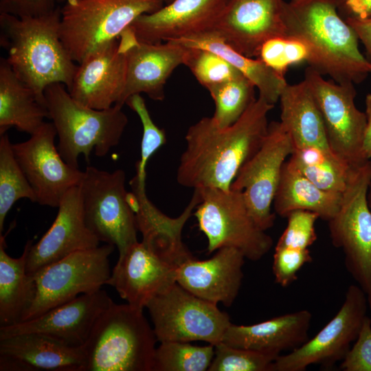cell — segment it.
<instances>
[{"label":"cell","instance_id":"cell-1","mask_svg":"<svg viewBox=\"0 0 371 371\" xmlns=\"http://www.w3.org/2000/svg\"><path fill=\"white\" fill-rule=\"evenodd\" d=\"M273 106L258 96L229 126L219 127L212 117L190 126L177 168V182L194 189L229 190L241 167L260 148Z\"/></svg>","mask_w":371,"mask_h":371},{"label":"cell","instance_id":"cell-2","mask_svg":"<svg viewBox=\"0 0 371 371\" xmlns=\"http://www.w3.org/2000/svg\"><path fill=\"white\" fill-rule=\"evenodd\" d=\"M286 36L310 49L309 66L337 83H360L371 73V63L359 48L358 37L339 14L337 0L284 1Z\"/></svg>","mask_w":371,"mask_h":371},{"label":"cell","instance_id":"cell-3","mask_svg":"<svg viewBox=\"0 0 371 371\" xmlns=\"http://www.w3.org/2000/svg\"><path fill=\"white\" fill-rule=\"evenodd\" d=\"M61 8L38 16L0 13V44L16 76L45 103L44 91L53 83L71 88L78 65L60 36Z\"/></svg>","mask_w":371,"mask_h":371},{"label":"cell","instance_id":"cell-4","mask_svg":"<svg viewBox=\"0 0 371 371\" xmlns=\"http://www.w3.org/2000/svg\"><path fill=\"white\" fill-rule=\"evenodd\" d=\"M44 97L58 137V150L70 166L78 168V157L82 155L88 161L93 150L104 157L120 143L128 124L122 106L89 108L76 101L61 83L48 85Z\"/></svg>","mask_w":371,"mask_h":371},{"label":"cell","instance_id":"cell-5","mask_svg":"<svg viewBox=\"0 0 371 371\" xmlns=\"http://www.w3.org/2000/svg\"><path fill=\"white\" fill-rule=\"evenodd\" d=\"M157 341L143 310L113 302L82 346L84 371H153Z\"/></svg>","mask_w":371,"mask_h":371},{"label":"cell","instance_id":"cell-6","mask_svg":"<svg viewBox=\"0 0 371 371\" xmlns=\"http://www.w3.org/2000/svg\"><path fill=\"white\" fill-rule=\"evenodd\" d=\"M164 0H66L60 36L76 63L117 40L139 16L164 6Z\"/></svg>","mask_w":371,"mask_h":371},{"label":"cell","instance_id":"cell-7","mask_svg":"<svg viewBox=\"0 0 371 371\" xmlns=\"http://www.w3.org/2000/svg\"><path fill=\"white\" fill-rule=\"evenodd\" d=\"M199 189L201 200L193 215L207 238L208 254L231 247L240 251L247 259L257 261L270 251L273 240L251 216L242 191Z\"/></svg>","mask_w":371,"mask_h":371},{"label":"cell","instance_id":"cell-8","mask_svg":"<svg viewBox=\"0 0 371 371\" xmlns=\"http://www.w3.org/2000/svg\"><path fill=\"white\" fill-rule=\"evenodd\" d=\"M371 159L354 166L328 229L333 245L342 249L347 271L365 293L371 311V209L367 193Z\"/></svg>","mask_w":371,"mask_h":371},{"label":"cell","instance_id":"cell-9","mask_svg":"<svg viewBox=\"0 0 371 371\" xmlns=\"http://www.w3.org/2000/svg\"><path fill=\"white\" fill-rule=\"evenodd\" d=\"M126 174L87 166L79 184L86 224L98 239L117 248L119 256L137 242V228L126 189Z\"/></svg>","mask_w":371,"mask_h":371},{"label":"cell","instance_id":"cell-10","mask_svg":"<svg viewBox=\"0 0 371 371\" xmlns=\"http://www.w3.org/2000/svg\"><path fill=\"white\" fill-rule=\"evenodd\" d=\"M114 249L105 244L78 251L32 275L35 296L21 322L34 319L80 295L101 289L111 276L109 256Z\"/></svg>","mask_w":371,"mask_h":371},{"label":"cell","instance_id":"cell-11","mask_svg":"<svg viewBox=\"0 0 371 371\" xmlns=\"http://www.w3.org/2000/svg\"><path fill=\"white\" fill-rule=\"evenodd\" d=\"M157 340L202 341L216 346L230 325L229 315L217 304L191 293L177 282L146 305Z\"/></svg>","mask_w":371,"mask_h":371},{"label":"cell","instance_id":"cell-12","mask_svg":"<svg viewBox=\"0 0 371 371\" xmlns=\"http://www.w3.org/2000/svg\"><path fill=\"white\" fill-rule=\"evenodd\" d=\"M304 80L321 113L330 149L352 166L366 161L363 142L367 118L355 106V84L326 80L310 66Z\"/></svg>","mask_w":371,"mask_h":371},{"label":"cell","instance_id":"cell-13","mask_svg":"<svg viewBox=\"0 0 371 371\" xmlns=\"http://www.w3.org/2000/svg\"><path fill=\"white\" fill-rule=\"evenodd\" d=\"M293 150L282 122H270L260 148L241 167L231 185V189L243 192L251 216L265 231L274 225L273 199L283 165Z\"/></svg>","mask_w":371,"mask_h":371},{"label":"cell","instance_id":"cell-14","mask_svg":"<svg viewBox=\"0 0 371 371\" xmlns=\"http://www.w3.org/2000/svg\"><path fill=\"white\" fill-rule=\"evenodd\" d=\"M369 309L367 297L358 286L348 288L336 315L312 339L293 350L280 355L271 371H304L311 365L332 368L342 361L358 337Z\"/></svg>","mask_w":371,"mask_h":371},{"label":"cell","instance_id":"cell-15","mask_svg":"<svg viewBox=\"0 0 371 371\" xmlns=\"http://www.w3.org/2000/svg\"><path fill=\"white\" fill-rule=\"evenodd\" d=\"M52 122L43 124L23 142L12 144L14 155L32 188L36 203L58 207L64 195L78 186L83 172L65 161L55 145Z\"/></svg>","mask_w":371,"mask_h":371},{"label":"cell","instance_id":"cell-16","mask_svg":"<svg viewBox=\"0 0 371 371\" xmlns=\"http://www.w3.org/2000/svg\"><path fill=\"white\" fill-rule=\"evenodd\" d=\"M126 56L127 71L123 106L133 95L145 93L150 99H164L167 80L177 67L185 65L189 48L175 41L157 43L139 41L128 27L119 38Z\"/></svg>","mask_w":371,"mask_h":371},{"label":"cell","instance_id":"cell-17","mask_svg":"<svg viewBox=\"0 0 371 371\" xmlns=\"http://www.w3.org/2000/svg\"><path fill=\"white\" fill-rule=\"evenodd\" d=\"M146 177L137 175L129 182V204L135 213L138 232L142 235V243L159 258L179 266L192 257L182 241L183 228L193 214L201 200L199 188L194 189L192 196L181 215L172 218L161 212L148 199L146 191Z\"/></svg>","mask_w":371,"mask_h":371},{"label":"cell","instance_id":"cell-18","mask_svg":"<svg viewBox=\"0 0 371 371\" xmlns=\"http://www.w3.org/2000/svg\"><path fill=\"white\" fill-rule=\"evenodd\" d=\"M113 302L102 289L46 311L40 316L18 324L0 326V339L26 333L48 336L70 347H82L95 322Z\"/></svg>","mask_w":371,"mask_h":371},{"label":"cell","instance_id":"cell-19","mask_svg":"<svg viewBox=\"0 0 371 371\" xmlns=\"http://www.w3.org/2000/svg\"><path fill=\"white\" fill-rule=\"evenodd\" d=\"M284 0H230L210 30L239 53L256 58L267 40L286 36Z\"/></svg>","mask_w":371,"mask_h":371},{"label":"cell","instance_id":"cell-20","mask_svg":"<svg viewBox=\"0 0 371 371\" xmlns=\"http://www.w3.org/2000/svg\"><path fill=\"white\" fill-rule=\"evenodd\" d=\"M99 243L86 224L80 187L76 186L61 199L49 229L35 245H31L26 272L32 276L74 252L95 248Z\"/></svg>","mask_w":371,"mask_h":371},{"label":"cell","instance_id":"cell-21","mask_svg":"<svg viewBox=\"0 0 371 371\" xmlns=\"http://www.w3.org/2000/svg\"><path fill=\"white\" fill-rule=\"evenodd\" d=\"M127 61L119 38L89 54L79 64L68 90L78 102L103 110L121 104L125 89Z\"/></svg>","mask_w":371,"mask_h":371},{"label":"cell","instance_id":"cell-22","mask_svg":"<svg viewBox=\"0 0 371 371\" xmlns=\"http://www.w3.org/2000/svg\"><path fill=\"white\" fill-rule=\"evenodd\" d=\"M230 0H172L129 26L139 41L157 43L211 30Z\"/></svg>","mask_w":371,"mask_h":371},{"label":"cell","instance_id":"cell-23","mask_svg":"<svg viewBox=\"0 0 371 371\" xmlns=\"http://www.w3.org/2000/svg\"><path fill=\"white\" fill-rule=\"evenodd\" d=\"M177 269L137 241L118 256L106 284L115 288L128 304L143 310L156 295L176 282Z\"/></svg>","mask_w":371,"mask_h":371},{"label":"cell","instance_id":"cell-24","mask_svg":"<svg viewBox=\"0 0 371 371\" xmlns=\"http://www.w3.org/2000/svg\"><path fill=\"white\" fill-rule=\"evenodd\" d=\"M216 251L209 259L199 260L192 256L179 265L176 282L204 300L229 307L239 293L246 258L231 247Z\"/></svg>","mask_w":371,"mask_h":371},{"label":"cell","instance_id":"cell-25","mask_svg":"<svg viewBox=\"0 0 371 371\" xmlns=\"http://www.w3.org/2000/svg\"><path fill=\"white\" fill-rule=\"evenodd\" d=\"M82 347L36 333L0 339V371H84Z\"/></svg>","mask_w":371,"mask_h":371},{"label":"cell","instance_id":"cell-26","mask_svg":"<svg viewBox=\"0 0 371 371\" xmlns=\"http://www.w3.org/2000/svg\"><path fill=\"white\" fill-rule=\"evenodd\" d=\"M311 319L310 311L300 310L251 325L231 323L221 342L278 357L308 339Z\"/></svg>","mask_w":371,"mask_h":371},{"label":"cell","instance_id":"cell-27","mask_svg":"<svg viewBox=\"0 0 371 371\" xmlns=\"http://www.w3.org/2000/svg\"><path fill=\"white\" fill-rule=\"evenodd\" d=\"M49 118L46 106L12 71L6 58L0 59V135L11 127L32 135Z\"/></svg>","mask_w":371,"mask_h":371},{"label":"cell","instance_id":"cell-28","mask_svg":"<svg viewBox=\"0 0 371 371\" xmlns=\"http://www.w3.org/2000/svg\"><path fill=\"white\" fill-rule=\"evenodd\" d=\"M341 194L318 188L286 160L273 207L276 213L282 217L303 210L314 212L319 218L328 221L339 210Z\"/></svg>","mask_w":371,"mask_h":371},{"label":"cell","instance_id":"cell-29","mask_svg":"<svg viewBox=\"0 0 371 371\" xmlns=\"http://www.w3.org/2000/svg\"><path fill=\"white\" fill-rule=\"evenodd\" d=\"M279 100L280 122L291 137L294 148L329 147L321 113L304 80L288 84Z\"/></svg>","mask_w":371,"mask_h":371},{"label":"cell","instance_id":"cell-30","mask_svg":"<svg viewBox=\"0 0 371 371\" xmlns=\"http://www.w3.org/2000/svg\"><path fill=\"white\" fill-rule=\"evenodd\" d=\"M174 41L188 47L205 49L219 55L254 85L258 90V96L273 105L279 100L288 85L285 77L278 74L259 59L239 53L212 31Z\"/></svg>","mask_w":371,"mask_h":371},{"label":"cell","instance_id":"cell-31","mask_svg":"<svg viewBox=\"0 0 371 371\" xmlns=\"http://www.w3.org/2000/svg\"><path fill=\"white\" fill-rule=\"evenodd\" d=\"M29 240L22 255L12 258L5 251V237L0 234V326L21 322L35 296L33 276L26 272Z\"/></svg>","mask_w":371,"mask_h":371},{"label":"cell","instance_id":"cell-32","mask_svg":"<svg viewBox=\"0 0 371 371\" xmlns=\"http://www.w3.org/2000/svg\"><path fill=\"white\" fill-rule=\"evenodd\" d=\"M288 160L318 188L339 193L345 190L353 167L330 148L319 146L295 148Z\"/></svg>","mask_w":371,"mask_h":371},{"label":"cell","instance_id":"cell-33","mask_svg":"<svg viewBox=\"0 0 371 371\" xmlns=\"http://www.w3.org/2000/svg\"><path fill=\"white\" fill-rule=\"evenodd\" d=\"M21 199L36 203L34 190L20 167L8 135H0V234L5 217L13 205Z\"/></svg>","mask_w":371,"mask_h":371},{"label":"cell","instance_id":"cell-34","mask_svg":"<svg viewBox=\"0 0 371 371\" xmlns=\"http://www.w3.org/2000/svg\"><path fill=\"white\" fill-rule=\"evenodd\" d=\"M254 85L242 76L236 79L209 87L215 104V111L212 116L221 128L235 123L256 100Z\"/></svg>","mask_w":371,"mask_h":371},{"label":"cell","instance_id":"cell-35","mask_svg":"<svg viewBox=\"0 0 371 371\" xmlns=\"http://www.w3.org/2000/svg\"><path fill=\"white\" fill-rule=\"evenodd\" d=\"M214 346H199L183 341H163L156 348L153 371L208 370Z\"/></svg>","mask_w":371,"mask_h":371},{"label":"cell","instance_id":"cell-36","mask_svg":"<svg viewBox=\"0 0 371 371\" xmlns=\"http://www.w3.org/2000/svg\"><path fill=\"white\" fill-rule=\"evenodd\" d=\"M256 58L278 74L285 77L290 66L309 62L311 51L305 43L297 38L276 36L262 44Z\"/></svg>","mask_w":371,"mask_h":371},{"label":"cell","instance_id":"cell-37","mask_svg":"<svg viewBox=\"0 0 371 371\" xmlns=\"http://www.w3.org/2000/svg\"><path fill=\"white\" fill-rule=\"evenodd\" d=\"M188 48L185 65L206 89L243 76L216 53L205 49Z\"/></svg>","mask_w":371,"mask_h":371},{"label":"cell","instance_id":"cell-38","mask_svg":"<svg viewBox=\"0 0 371 371\" xmlns=\"http://www.w3.org/2000/svg\"><path fill=\"white\" fill-rule=\"evenodd\" d=\"M278 357L221 342L207 371H271Z\"/></svg>","mask_w":371,"mask_h":371},{"label":"cell","instance_id":"cell-39","mask_svg":"<svg viewBox=\"0 0 371 371\" xmlns=\"http://www.w3.org/2000/svg\"><path fill=\"white\" fill-rule=\"evenodd\" d=\"M125 104L137 113L142 124L140 158L135 164V173L146 175V166L149 159L166 142V133L152 120L145 101L140 94L131 95Z\"/></svg>","mask_w":371,"mask_h":371},{"label":"cell","instance_id":"cell-40","mask_svg":"<svg viewBox=\"0 0 371 371\" xmlns=\"http://www.w3.org/2000/svg\"><path fill=\"white\" fill-rule=\"evenodd\" d=\"M287 225L276 245L295 249H307L317 240L315 223L319 216L311 212L297 210L287 216Z\"/></svg>","mask_w":371,"mask_h":371},{"label":"cell","instance_id":"cell-41","mask_svg":"<svg viewBox=\"0 0 371 371\" xmlns=\"http://www.w3.org/2000/svg\"><path fill=\"white\" fill-rule=\"evenodd\" d=\"M312 260L308 249H295L276 246L272 265L275 282L281 286H288L297 279L300 269Z\"/></svg>","mask_w":371,"mask_h":371},{"label":"cell","instance_id":"cell-42","mask_svg":"<svg viewBox=\"0 0 371 371\" xmlns=\"http://www.w3.org/2000/svg\"><path fill=\"white\" fill-rule=\"evenodd\" d=\"M340 368L344 371H371V319L368 315Z\"/></svg>","mask_w":371,"mask_h":371},{"label":"cell","instance_id":"cell-43","mask_svg":"<svg viewBox=\"0 0 371 371\" xmlns=\"http://www.w3.org/2000/svg\"><path fill=\"white\" fill-rule=\"evenodd\" d=\"M57 0H0V13L17 16H38L53 11Z\"/></svg>","mask_w":371,"mask_h":371},{"label":"cell","instance_id":"cell-44","mask_svg":"<svg viewBox=\"0 0 371 371\" xmlns=\"http://www.w3.org/2000/svg\"><path fill=\"white\" fill-rule=\"evenodd\" d=\"M339 14L346 19H371V0H337Z\"/></svg>","mask_w":371,"mask_h":371},{"label":"cell","instance_id":"cell-45","mask_svg":"<svg viewBox=\"0 0 371 371\" xmlns=\"http://www.w3.org/2000/svg\"><path fill=\"white\" fill-rule=\"evenodd\" d=\"M345 20L353 29L359 41L364 45L366 58L371 63V19H346Z\"/></svg>","mask_w":371,"mask_h":371},{"label":"cell","instance_id":"cell-46","mask_svg":"<svg viewBox=\"0 0 371 371\" xmlns=\"http://www.w3.org/2000/svg\"><path fill=\"white\" fill-rule=\"evenodd\" d=\"M367 125L363 142V155L366 160L371 159V93L366 97Z\"/></svg>","mask_w":371,"mask_h":371},{"label":"cell","instance_id":"cell-47","mask_svg":"<svg viewBox=\"0 0 371 371\" xmlns=\"http://www.w3.org/2000/svg\"><path fill=\"white\" fill-rule=\"evenodd\" d=\"M367 199L370 208L371 209V181L368 187V193H367Z\"/></svg>","mask_w":371,"mask_h":371},{"label":"cell","instance_id":"cell-48","mask_svg":"<svg viewBox=\"0 0 371 371\" xmlns=\"http://www.w3.org/2000/svg\"><path fill=\"white\" fill-rule=\"evenodd\" d=\"M66 0H57V2L58 3H62V2H65Z\"/></svg>","mask_w":371,"mask_h":371}]
</instances>
